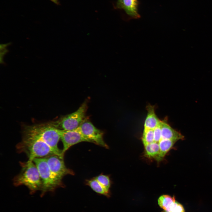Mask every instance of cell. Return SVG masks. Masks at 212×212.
Masks as SVG:
<instances>
[{"label": "cell", "mask_w": 212, "mask_h": 212, "mask_svg": "<svg viewBox=\"0 0 212 212\" xmlns=\"http://www.w3.org/2000/svg\"><path fill=\"white\" fill-rule=\"evenodd\" d=\"M144 147L145 155L148 158H154L158 161L160 154L159 143L154 142Z\"/></svg>", "instance_id": "cell-13"}, {"label": "cell", "mask_w": 212, "mask_h": 212, "mask_svg": "<svg viewBox=\"0 0 212 212\" xmlns=\"http://www.w3.org/2000/svg\"><path fill=\"white\" fill-rule=\"evenodd\" d=\"M45 158L51 171L57 179L62 180L67 175H74L73 171L66 167L64 157L53 154Z\"/></svg>", "instance_id": "cell-7"}, {"label": "cell", "mask_w": 212, "mask_h": 212, "mask_svg": "<svg viewBox=\"0 0 212 212\" xmlns=\"http://www.w3.org/2000/svg\"><path fill=\"white\" fill-rule=\"evenodd\" d=\"M184 137L180 132L173 128L168 123L166 118L161 122V138L175 140L184 139Z\"/></svg>", "instance_id": "cell-10"}, {"label": "cell", "mask_w": 212, "mask_h": 212, "mask_svg": "<svg viewBox=\"0 0 212 212\" xmlns=\"http://www.w3.org/2000/svg\"><path fill=\"white\" fill-rule=\"evenodd\" d=\"M52 2H53L54 3L57 4H59V2L58 1V0H49Z\"/></svg>", "instance_id": "cell-21"}, {"label": "cell", "mask_w": 212, "mask_h": 212, "mask_svg": "<svg viewBox=\"0 0 212 212\" xmlns=\"http://www.w3.org/2000/svg\"><path fill=\"white\" fill-rule=\"evenodd\" d=\"M177 141L167 139H161L159 142L160 154L158 161L162 160L167 153Z\"/></svg>", "instance_id": "cell-14"}, {"label": "cell", "mask_w": 212, "mask_h": 212, "mask_svg": "<svg viewBox=\"0 0 212 212\" xmlns=\"http://www.w3.org/2000/svg\"><path fill=\"white\" fill-rule=\"evenodd\" d=\"M87 101L84 102L75 112L66 115L51 123L56 128L63 130H72L77 128L86 118Z\"/></svg>", "instance_id": "cell-5"}, {"label": "cell", "mask_w": 212, "mask_h": 212, "mask_svg": "<svg viewBox=\"0 0 212 212\" xmlns=\"http://www.w3.org/2000/svg\"><path fill=\"white\" fill-rule=\"evenodd\" d=\"M142 140L144 146L154 142L153 130L144 128Z\"/></svg>", "instance_id": "cell-16"}, {"label": "cell", "mask_w": 212, "mask_h": 212, "mask_svg": "<svg viewBox=\"0 0 212 212\" xmlns=\"http://www.w3.org/2000/svg\"><path fill=\"white\" fill-rule=\"evenodd\" d=\"M146 108L148 113L144 122V128L153 130L161 123L162 121L156 115L154 106L149 104Z\"/></svg>", "instance_id": "cell-11"}, {"label": "cell", "mask_w": 212, "mask_h": 212, "mask_svg": "<svg viewBox=\"0 0 212 212\" xmlns=\"http://www.w3.org/2000/svg\"><path fill=\"white\" fill-rule=\"evenodd\" d=\"M7 44H1L0 45V49L1 50H2V51H1V53H2L0 54V61L1 63L2 61V57L4 56V55L6 52H7V50L6 48V47L7 46Z\"/></svg>", "instance_id": "cell-20"}, {"label": "cell", "mask_w": 212, "mask_h": 212, "mask_svg": "<svg viewBox=\"0 0 212 212\" xmlns=\"http://www.w3.org/2000/svg\"><path fill=\"white\" fill-rule=\"evenodd\" d=\"M78 128L89 142L107 148L108 146L103 139V131L96 128L89 120L86 118Z\"/></svg>", "instance_id": "cell-6"}, {"label": "cell", "mask_w": 212, "mask_h": 212, "mask_svg": "<svg viewBox=\"0 0 212 212\" xmlns=\"http://www.w3.org/2000/svg\"><path fill=\"white\" fill-rule=\"evenodd\" d=\"M20 163L21 170L13 179L14 186H25L29 189L31 193L41 191L42 180L38 170L33 161L28 160Z\"/></svg>", "instance_id": "cell-2"}, {"label": "cell", "mask_w": 212, "mask_h": 212, "mask_svg": "<svg viewBox=\"0 0 212 212\" xmlns=\"http://www.w3.org/2000/svg\"><path fill=\"white\" fill-rule=\"evenodd\" d=\"M94 178L107 191H110L111 183L110 177L108 175L101 174Z\"/></svg>", "instance_id": "cell-17"}, {"label": "cell", "mask_w": 212, "mask_h": 212, "mask_svg": "<svg viewBox=\"0 0 212 212\" xmlns=\"http://www.w3.org/2000/svg\"><path fill=\"white\" fill-rule=\"evenodd\" d=\"M16 148L19 153H25L29 158L28 160L30 161L53 154L57 155L52 148L43 141L28 136L23 135L21 141L16 145Z\"/></svg>", "instance_id": "cell-3"}, {"label": "cell", "mask_w": 212, "mask_h": 212, "mask_svg": "<svg viewBox=\"0 0 212 212\" xmlns=\"http://www.w3.org/2000/svg\"><path fill=\"white\" fill-rule=\"evenodd\" d=\"M58 131L63 144L62 151L64 155L65 152L72 146L81 142H89L78 128L72 130L58 129Z\"/></svg>", "instance_id": "cell-8"}, {"label": "cell", "mask_w": 212, "mask_h": 212, "mask_svg": "<svg viewBox=\"0 0 212 212\" xmlns=\"http://www.w3.org/2000/svg\"><path fill=\"white\" fill-rule=\"evenodd\" d=\"M23 135L41 140L52 148L57 155L64 157L62 150H60L58 147L60 139L58 129L51 123L26 126L23 130Z\"/></svg>", "instance_id": "cell-1"}, {"label": "cell", "mask_w": 212, "mask_h": 212, "mask_svg": "<svg viewBox=\"0 0 212 212\" xmlns=\"http://www.w3.org/2000/svg\"><path fill=\"white\" fill-rule=\"evenodd\" d=\"M86 182V184L97 193L104 196L108 198L110 197V191H107L94 178L87 180Z\"/></svg>", "instance_id": "cell-12"}, {"label": "cell", "mask_w": 212, "mask_h": 212, "mask_svg": "<svg viewBox=\"0 0 212 212\" xmlns=\"http://www.w3.org/2000/svg\"><path fill=\"white\" fill-rule=\"evenodd\" d=\"M138 5L137 0H118L117 6L124 10L130 18L137 19L140 17L138 12Z\"/></svg>", "instance_id": "cell-9"}, {"label": "cell", "mask_w": 212, "mask_h": 212, "mask_svg": "<svg viewBox=\"0 0 212 212\" xmlns=\"http://www.w3.org/2000/svg\"><path fill=\"white\" fill-rule=\"evenodd\" d=\"M174 196L172 197L168 195L160 196L158 199V203L160 207L164 210H168L175 201Z\"/></svg>", "instance_id": "cell-15"}, {"label": "cell", "mask_w": 212, "mask_h": 212, "mask_svg": "<svg viewBox=\"0 0 212 212\" xmlns=\"http://www.w3.org/2000/svg\"><path fill=\"white\" fill-rule=\"evenodd\" d=\"M161 122L153 130L155 142L159 143L161 138Z\"/></svg>", "instance_id": "cell-19"}, {"label": "cell", "mask_w": 212, "mask_h": 212, "mask_svg": "<svg viewBox=\"0 0 212 212\" xmlns=\"http://www.w3.org/2000/svg\"><path fill=\"white\" fill-rule=\"evenodd\" d=\"M164 212H185V210L182 205L176 201L170 208Z\"/></svg>", "instance_id": "cell-18"}, {"label": "cell", "mask_w": 212, "mask_h": 212, "mask_svg": "<svg viewBox=\"0 0 212 212\" xmlns=\"http://www.w3.org/2000/svg\"><path fill=\"white\" fill-rule=\"evenodd\" d=\"M33 161L38 170L42 180L41 196L46 192H53L57 188L64 187L62 180L56 178L51 171L45 157L36 158Z\"/></svg>", "instance_id": "cell-4"}]
</instances>
